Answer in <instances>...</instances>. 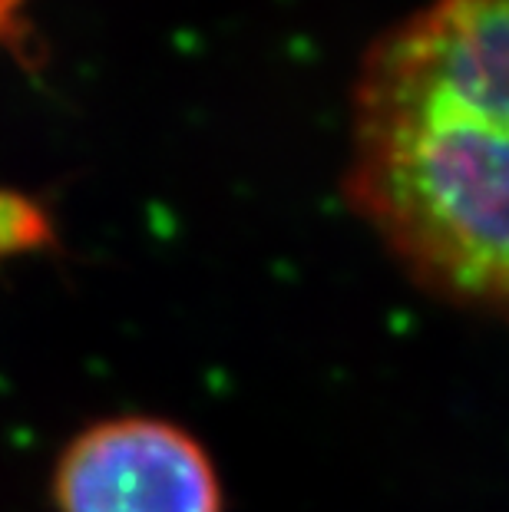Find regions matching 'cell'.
<instances>
[{
    "mask_svg": "<svg viewBox=\"0 0 509 512\" xmlns=\"http://www.w3.org/2000/svg\"><path fill=\"white\" fill-rule=\"evenodd\" d=\"M344 199L420 288L509 314V0H427L364 50Z\"/></svg>",
    "mask_w": 509,
    "mask_h": 512,
    "instance_id": "cell-1",
    "label": "cell"
},
{
    "mask_svg": "<svg viewBox=\"0 0 509 512\" xmlns=\"http://www.w3.org/2000/svg\"><path fill=\"white\" fill-rule=\"evenodd\" d=\"M53 242V225L34 199L0 189V258L34 255Z\"/></svg>",
    "mask_w": 509,
    "mask_h": 512,
    "instance_id": "cell-3",
    "label": "cell"
},
{
    "mask_svg": "<svg viewBox=\"0 0 509 512\" xmlns=\"http://www.w3.org/2000/svg\"><path fill=\"white\" fill-rule=\"evenodd\" d=\"M57 512H225L209 450L186 427L123 413L83 427L53 470Z\"/></svg>",
    "mask_w": 509,
    "mask_h": 512,
    "instance_id": "cell-2",
    "label": "cell"
}]
</instances>
